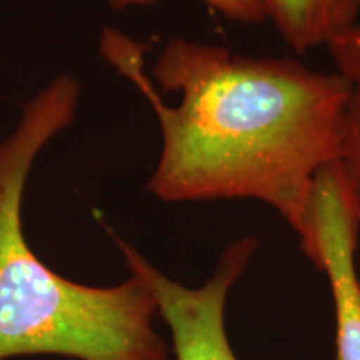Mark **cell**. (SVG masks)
<instances>
[{"instance_id": "6da1fadb", "label": "cell", "mask_w": 360, "mask_h": 360, "mask_svg": "<svg viewBox=\"0 0 360 360\" xmlns=\"http://www.w3.org/2000/svg\"><path fill=\"white\" fill-rule=\"evenodd\" d=\"M101 51L147 98L162 148L147 191L162 202L257 200L309 238L314 180L342 160L355 85L290 56L247 57L220 45L172 37L152 75L177 105L162 101L146 74L147 47L103 29Z\"/></svg>"}, {"instance_id": "7a4b0ae2", "label": "cell", "mask_w": 360, "mask_h": 360, "mask_svg": "<svg viewBox=\"0 0 360 360\" xmlns=\"http://www.w3.org/2000/svg\"><path fill=\"white\" fill-rule=\"evenodd\" d=\"M80 82L62 74L22 105L13 132L0 143V360L56 354L77 360H169L157 334V305L130 274L114 287H90L58 276L30 249L22 204L42 148L69 127Z\"/></svg>"}, {"instance_id": "3957f363", "label": "cell", "mask_w": 360, "mask_h": 360, "mask_svg": "<svg viewBox=\"0 0 360 360\" xmlns=\"http://www.w3.org/2000/svg\"><path fill=\"white\" fill-rule=\"evenodd\" d=\"M115 242L130 274L146 283L157 314L169 326L175 360H238L229 342L225 309L232 287L259 249L257 238L232 242L220 255L212 277L195 289L170 281L127 242L120 238Z\"/></svg>"}, {"instance_id": "277c9868", "label": "cell", "mask_w": 360, "mask_h": 360, "mask_svg": "<svg viewBox=\"0 0 360 360\" xmlns=\"http://www.w3.org/2000/svg\"><path fill=\"white\" fill-rule=\"evenodd\" d=\"M360 215L354 186L342 160L314 180L309 207V240L302 252L326 274L335 312V360H360V278L355 250Z\"/></svg>"}, {"instance_id": "5b68a950", "label": "cell", "mask_w": 360, "mask_h": 360, "mask_svg": "<svg viewBox=\"0 0 360 360\" xmlns=\"http://www.w3.org/2000/svg\"><path fill=\"white\" fill-rule=\"evenodd\" d=\"M267 20L295 53L326 47L360 22V0H260Z\"/></svg>"}, {"instance_id": "8992f818", "label": "cell", "mask_w": 360, "mask_h": 360, "mask_svg": "<svg viewBox=\"0 0 360 360\" xmlns=\"http://www.w3.org/2000/svg\"><path fill=\"white\" fill-rule=\"evenodd\" d=\"M155 0H107L110 8L122 11L130 6H147ZM205 6L222 13L225 19L237 22V24L257 25L267 22L265 8L260 0H202Z\"/></svg>"}, {"instance_id": "52a82bcc", "label": "cell", "mask_w": 360, "mask_h": 360, "mask_svg": "<svg viewBox=\"0 0 360 360\" xmlns=\"http://www.w3.org/2000/svg\"><path fill=\"white\" fill-rule=\"evenodd\" d=\"M342 164L347 170L350 182L354 186L360 215V85L354 89L352 102H350Z\"/></svg>"}, {"instance_id": "ba28073f", "label": "cell", "mask_w": 360, "mask_h": 360, "mask_svg": "<svg viewBox=\"0 0 360 360\" xmlns=\"http://www.w3.org/2000/svg\"><path fill=\"white\" fill-rule=\"evenodd\" d=\"M327 52L334 62L335 72L360 85V22L352 29L327 45Z\"/></svg>"}]
</instances>
